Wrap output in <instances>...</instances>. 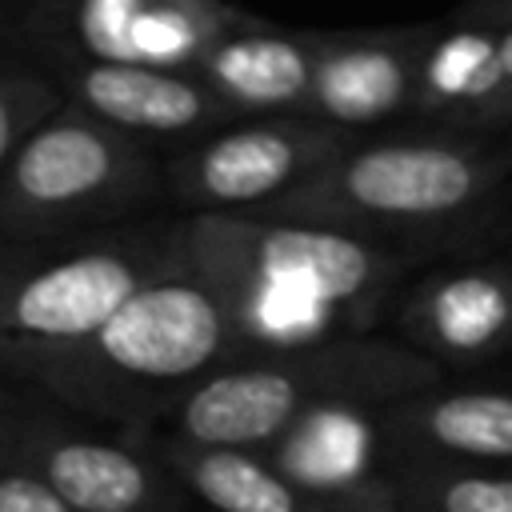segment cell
<instances>
[{
    "label": "cell",
    "instance_id": "6da1fadb",
    "mask_svg": "<svg viewBox=\"0 0 512 512\" xmlns=\"http://www.w3.org/2000/svg\"><path fill=\"white\" fill-rule=\"evenodd\" d=\"M176 248L236 308L244 352L372 332L412 264L400 240L252 208L176 220Z\"/></svg>",
    "mask_w": 512,
    "mask_h": 512
},
{
    "label": "cell",
    "instance_id": "7a4b0ae2",
    "mask_svg": "<svg viewBox=\"0 0 512 512\" xmlns=\"http://www.w3.org/2000/svg\"><path fill=\"white\" fill-rule=\"evenodd\" d=\"M240 352L244 332L236 308L212 280L180 260L148 280L96 332L0 352V368L92 424L128 432L160 424L192 384Z\"/></svg>",
    "mask_w": 512,
    "mask_h": 512
},
{
    "label": "cell",
    "instance_id": "3957f363",
    "mask_svg": "<svg viewBox=\"0 0 512 512\" xmlns=\"http://www.w3.org/2000/svg\"><path fill=\"white\" fill-rule=\"evenodd\" d=\"M440 380L444 364L404 336L384 340L376 332H356L240 352L192 384L160 424L192 440L264 448L316 404H388Z\"/></svg>",
    "mask_w": 512,
    "mask_h": 512
},
{
    "label": "cell",
    "instance_id": "277c9868",
    "mask_svg": "<svg viewBox=\"0 0 512 512\" xmlns=\"http://www.w3.org/2000/svg\"><path fill=\"white\" fill-rule=\"evenodd\" d=\"M512 172V144L484 136H404L344 148L300 188L276 196L268 216L336 224L368 236L456 228L480 212Z\"/></svg>",
    "mask_w": 512,
    "mask_h": 512
},
{
    "label": "cell",
    "instance_id": "5b68a950",
    "mask_svg": "<svg viewBox=\"0 0 512 512\" xmlns=\"http://www.w3.org/2000/svg\"><path fill=\"white\" fill-rule=\"evenodd\" d=\"M156 188L148 140L68 100L4 160L0 224L8 244H48L132 212Z\"/></svg>",
    "mask_w": 512,
    "mask_h": 512
},
{
    "label": "cell",
    "instance_id": "8992f818",
    "mask_svg": "<svg viewBox=\"0 0 512 512\" xmlns=\"http://www.w3.org/2000/svg\"><path fill=\"white\" fill-rule=\"evenodd\" d=\"M8 256L0 284V352L64 344L96 332L148 280L180 264L176 220L112 228L100 236H60Z\"/></svg>",
    "mask_w": 512,
    "mask_h": 512
},
{
    "label": "cell",
    "instance_id": "52a82bcc",
    "mask_svg": "<svg viewBox=\"0 0 512 512\" xmlns=\"http://www.w3.org/2000/svg\"><path fill=\"white\" fill-rule=\"evenodd\" d=\"M84 424L88 416L16 376H4L0 464L40 472L72 512H172L196 500L140 440L128 432L124 440H112Z\"/></svg>",
    "mask_w": 512,
    "mask_h": 512
},
{
    "label": "cell",
    "instance_id": "ba28073f",
    "mask_svg": "<svg viewBox=\"0 0 512 512\" xmlns=\"http://www.w3.org/2000/svg\"><path fill=\"white\" fill-rule=\"evenodd\" d=\"M348 144L352 132H340L308 112L232 116L204 136H192L172 156L164 188L192 212L264 208L332 164Z\"/></svg>",
    "mask_w": 512,
    "mask_h": 512
},
{
    "label": "cell",
    "instance_id": "9c48e42d",
    "mask_svg": "<svg viewBox=\"0 0 512 512\" xmlns=\"http://www.w3.org/2000/svg\"><path fill=\"white\" fill-rule=\"evenodd\" d=\"M44 64L64 80L76 104L144 140H192L236 116L192 68L100 56L64 40L44 44Z\"/></svg>",
    "mask_w": 512,
    "mask_h": 512
},
{
    "label": "cell",
    "instance_id": "30bf717a",
    "mask_svg": "<svg viewBox=\"0 0 512 512\" xmlns=\"http://www.w3.org/2000/svg\"><path fill=\"white\" fill-rule=\"evenodd\" d=\"M260 452L308 496H316L324 512H400L388 480L380 404H316Z\"/></svg>",
    "mask_w": 512,
    "mask_h": 512
},
{
    "label": "cell",
    "instance_id": "8fae6325",
    "mask_svg": "<svg viewBox=\"0 0 512 512\" xmlns=\"http://www.w3.org/2000/svg\"><path fill=\"white\" fill-rule=\"evenodd\" d=\"M400 336L444 368H472L512 348V268L496 260L440 264L396 296Z\"/></svg>",
    "mask_w": 512,
    "mask_h": 512
},
{
    "label": "cell",
    "instance_id": "7c38bea8",
    "mask_svg": "<svg viewBox=\"0 0 512 512\" xmlns=\"http://www.w3.org/2000/svg\"><path fill=\"white\" fill-rule=\"evenodd\" d=\"M432 40V28L320 32L316 76L304 112L340 132H364L400 112H416Z\"/></svg>",
    "mask_w": 512,
    "mask_h": 512
},
{
    "label": "cell",
    "instance_id": "4fadbf2b",
    "mask_svg": "<svg viewBox=\"0 0 512 512\" xmlns=\"http://www.w3.org/2000/svg\"><path fill=\"white\" fill-rule=\"evenodd\" d=\"M388 456L512 464V392L428 384L380 404Z\"/></svg>",
    "mask_w": 512,
    "mask_h": 512
},
{
    "label": "cell",
    "instance_id": "5bb4252c",
    "mask_svg": "<svg viewBox=\"0 0 512 512\" xmlns=\"http://www.w3.org/2000/svg\"><path fill=\"white\" fill-rule=\"evenodd\" d=\"M316 56L320 32H288L244 16L204 48L192 72L204 76L236 116L304 112Z\"/></svg>",
    "mask_w": 512,
    "mask_h": 512
},
{
    "label": "cell",
    "instance_id": "9a60e30c",
    "mask_svg": "<svg viewBox=\"0 0 512 512\" xmlns=\"http://www.w3.org/2000/svg\"><path fill=\"white\" fill-rule=\"evenodd\" d=\"M128 436L156 452L200 504L224 512H324L320 500L288 480L260 448L192 440L164 424L128 428Z\"/></svg>",
    "mask_w": 512,
    "mask_h": 512
},
{
    "label": "cell",
    "instance_id": "2e32d148",
    "mask_svg": "<svg viewBox=\"0 0 512 512\" xmlns=\"http://www.w3.org/2000/svg\"><path fill=\"white\" fill-rule=\"evenodd\" d=\"M244 12L220 0H84L88 48L104 32H120L104 56L152 60L168 68H196L204 48L236 28Z\"/></svg>",
    "mask_w": 512,
    "mask_h": 512
},
{
    "label": "cell",
    "instance_id": "e0dca14e",
    "mask_svg": "<svg viewBox=\"0 0 512 512\" xmlns=\"http://www.w3.org/2000/svg\"><path fill=\"white\" fill-rule=\"evenodd\" d=\"M416 116L460 124V128L512 120V100L500 76L492 24L456 20V28L436 32L424 60V76H420Z\"/></svg>",
    "mask_w": 512,
    "mask_h": 512
},
{
    "label": "cell",
    "instance_id": "ac0fdd59",
    "mask_svg": "<svg viewBox=\"0 0 512 512\" xmlns=\"http://www.w3.org/2000/svg\"><path fill=\"white\" fill-rule=\"evenodd\" d=\"M400 512H512V464L388 456Z\"/></svg>",
    "mask_w": 512,
    "mask_h": 512
},
{
    "label": "cell",
    "instance_id": "d6986e66",
    "mask_svg": "<svg viewBox=\"0 0 512 512\" xmlns=\"http://www.w3.org/2000/svg\"><path fill=\"white\" fill-rule=\"evenodd\" d=\"M64 80L48 64H24L16 56L0 68V164L68 104Z\"/></svg>",
    "mask_w": 512,
    "mask_h": 512
},
{
    "label": "cell",
    "instance_id": "ffe728a7",
    "mask_svg": "<svg viewBox=\"0 0 512 512\" xmlns=\"http://www.w3.org/2000/svg\"><path fill=\"white\" fill-rule=\"evenodd\" d=\"M0 512H72V504L40 472L0 464Z\"/></svg>",
    "mask_w": 512,
    "mask_h": 512
},
{
    "label": "cell",
    "instance_id": "44dd1931",
    "mask_svg": "<svg viewBox=\"0 0 512 512\" xmlns=\"http://www.w3.org/2000/svg\"><path fill=\"white\" fill-rule=\"evenodd\" d=\"M456 20H468V24H508L512 20V0H468Z\"/></svg>",
    "mask_w": 512,
    "mask_h": 512
},
{
    "label": "cell",
    "instance_id": "7402d4cb",
    "mask_svg": "<svg viewBox=\"0 0 512 512\" xmlns=\"http://www.w3.org/2000/svg\"><path fill=\"white\" fill-rule=\"evenodd\" d=\"M496 28V60H500V76H504V88H508V100H512V20L508 24H492Z\"/></svg>",
    "mask_w": 512,
    "mask_h": 512
}]
</instances>
